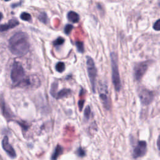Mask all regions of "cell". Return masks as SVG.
<instances>
[{"label":"cell","mask_w":160,"mask_h":160,"mask_svg":"<svg viewBox=\"0 0 160 160\" xmlns=\"http://www.w3.org/2000/svg\"><path fill=\"white\" fill-rule=\"evenodd\" d=\"M9 49L12 54L18 56L25 55L29 49L28 36L24 32H18L9 40Z\"/></svg>","instance_id":"cell-1"},{"label":"cell","mask_w":160,"mask_h":160,"mask_svg":"<svg viewBox=\"0 0 160 160\" xmlns=\"http://www.w3.org/2000/svg\"><path fill=\"white\" fill-rule=\"evenodd\" d=\"M111 63L112 69V82L115 90L119 92L121 88V82L118 69V56L114 52L111 53Z\"/></svg>","instance_id":"cell-2"},{"label":"cell","mask_w":160,"mask_h":160,"mask_svg":"<svg viewBox=\"0 0 160 160\" xmlns=\"http://www.w3.org/2000/svg\"><path fill=\"white\" fill-rule=\"evenodd\" d=\"M86 64L88 76L91 84L92 91L94 93L96 92V81L97 76V69L94 64V62L90 56L86 57Z\"/></svg>","instance_id":"cell-3"},{"label":"cell","mask_w":160,"mask_h":160,"mask_svg":"<svg viewBox=\"0 0 160 160\" xmlns=\"http://www.w3.org/2000/svg\"><path fill=\"white\" fill-rule=\"evenodd\" d=\"M25 72L22 65L17 61L13 63L11 71V79L12 82L16 85L22 80L24 78Z\"/></svg>","instance_id":"cell-4"},{"label":"cell","mask_w":160,"mask_h":160,"mask_svg":"<svg viewBox=\"0 0 160 160\" xmlns=\"http://www.w3.org/2000/svg\"><path fill=\"white\" fill-rule=\"evenodd\" d=\"M41 82L36 76H31L27 78H24L19 82L16 86L22 88H38L40 86Z\"/></svg>","instance_id":"cell-5"},{"label":"cell","mask_w":160,"mask_h":160,"mask_svg":"<svg viewBox=\"0 0 160 160\" xmlns=\"http://www.w3.org/2000/svg\"><path fill=\"white\" fill-rule=\"evenodd\" d=\"M148 62H141L138 63L134 68V77L136 81H139L143 77L148 68Z\"/></svg>","instance_id":"cell-6"},{"label":"cell","mask_w":160,"mask_h":160,"mask_svg":"<svg viewBox=\"0 0 160 160\" xmlns=\"http://www.w3.org/2000/svg\"><path fill=\"white\" fill-rule=\"evenodd\" d=\"M138 96L141 102L144 105H149L152 102L154 99L153 92L146 88H142L139 91Z\"/></svg>","instance_id":"cell-7"},{"label":"cell","mask_w":160,"mask_h":160,"mask_svg":"<svg viewBox=\"0 0 160 160\" xmlns=\"http://www.w3.org/2000/svg\"><path fill=\"white\" fill-rule=\"evenodd\" d=\"M147 152V143L144 141H140L134 148L132 157L134 159L144 156Z\"/></svg>","instance_id":"cell-8"},{"label":"cell","mask_w":160,"mask_h":160,"mask_svg":"<svg viewBox=\"0 0 160 160\" xmlns=\"http://www.w3.org/2000/svg\"><path fill=\"white\" fill-rule=\"evenodd\" d=\"M99 98L101 99V101L104 107L106 109H109L111 108L110 99H109V94H108V88L104 85L101 86V88H100Z\"/></svg>","instance_id":"cell-9"},{"label":"cell","mask_w":160,"mask_h":160,"mask_svg":"<svg viewBox=\"0 0 160 160\" xmlns=\"http://www.w3.org/2000/svg\"><path fill=\"white\" fill-rule=\"evenodd\" d=\"M2 146L3 149L11 158H15L16 157V153L12 148V146L9 143L8 137L5 136L2 141Z\"/></svg>","instance_id":"cell-10"},{"label":"cell","mask_w":160,"mask_h":160,"mask_svg":"<svg viewBox=\"0 0 160 160\" xmlns=\"http://www.w3.org/2000/svg\"><path fill=\"white\" fill-rule=\"evenodd\" d=\"M19 22L16 19H11L8 22V23L0 25V32L6 31L10 29L14 28L19 25Z\"/></svg>","instance_id":"cell-11"},{"label":"cell","mask_w":160,"mask_h":160,"mask_svg":"<svg viewBox=\"0 0 160 160\" xmlns=\"http://www.w3.org/2000/svg\"><path fill=\"white\" fill-rule=\"evenodd\" d=\"M68 20L72 22L76 23L79 21V16L74 11H69L67 14Z\"/></svg>","instance_id":"cell-12"},{"label":"cell","mask_w":160,"mask_h":160,"mask_svg":"<svg viewBox=\"0 0 160 160\" xmlns=\"http://www.w3.org/2000/svg\"><path fill=\"white\" fill-rule=\"evenodd\" d=\"M71 93V91L69 89H62L61 91H59L58 92H57L56 96V98L59 99H61L65 97L68 96L69 95H70Z\"/></svg>","instance_id":"cell-13"},{"label":"cell","mask_w":160,"mask_h":160,"mask_svg":"<svg viewBox=\"0 0 160 160\" xmlns=\"http://www.w3.org/2000/svg\"><path fill=\"white\" fill-rule=\"evenodd\" d=\"M62 148L60 145H57L56 148H55V150L51 156V159H56L62 152Z\"/></svg>","instance_id":"cell-14"},{"label":"cell","mask_w":160,"mask_h":160,"mask_svg":"<svg viewBox=\"0 0 160 160\" xmlns=\"http://www.w3.org/2000/svg\"><path fill=\"white\" fill-rule=\"evenodd\" d=\"M58 88V82L55 81V82H54L51 84V89H50V94L54 98H56V94H57L56 91H57Z\"/></svg>","instance_id":"cell-15"},{"label":"cell","mask_w":160,"mask_h":160,"mask_svg":"<svg viewBox=\"0 0 160 160\" xmlns=\"http://www.w3.org/2000/svg\"><path fill=\"white\" fill-rule=\"evenodd\" d=\"M38 19L41 21L44 24H47L48 21V18L47 16V14L45 12H41L38 16Z\"/></svg>","instance_id":"cell-16"},{"label":"cell","mask_w":160,"mask_h":160,"mask_svg":"<svg viewBox=\"0 0 160 160\" xmlns=\"http://www.w3.org/2000/svg\"><path fill=\"white\" fill-rule=\"evenodd\" d=\"M56 70L59 72H62L65 70V64L63 62H58L56 65Z\"/></svg>","instance_id":"cell-17"},{"label":"cell","mask_w":160,"mask_h":160,"mask_svg":"<svg viewBox=\"0 0 160 160\" xmlns=\"http://www.w3.org/2000/svg\"><path fill=\"white\" fill-rule=\"evenodd\" d=\"M20 18L23 21H30L31 20V16L26 12H22L20 15Z\"/></svg>","instance_id":"cell-18"},{"label":"cell","mask_w":160,"mask_h":160,"mask_svg":"<svg viewBox=\"0 0 160 160\" xmlns=\"http://www.w3.org/2000/svg\"><path fill=\"white\" fill-rule=\"evenodd\" d=\"M76 46L78 51L79 52H81V53L84 52V45H83V42H81V41H76Z\"/></svg>","instance_id":"cell-19"},{"label":"cell","mask_w":160,"mask_h":160,"mask_svg":"<svg viewBox=\"0 0 160 160\" xmlns=\"http://www.w3.org/2000/svg\"><path fill=\"white\" fill-rule=\"evenodd\" d=\"M90 114H91V108L89 107V106H86V108L84 109V117L86 120H88L89 119L90 117Z\"/></svg>","instance_id":"cell-20"},{"label":"cell","mask_w":160,"mask_h":160,"mask_svg":"<svg viewBox=\"0 0 160 160\" xmlns=\"http://www.w3.org/2000/svg\"><path fill=\"white\" fill-rule=\"evenodd\" d=\"M64 42V39L62 37H59L55 41H53V44L54 46H57L62 45Z\"/></svg>","instance_id":"cell-21"},{"label":"cell","mask_w":160,"mask_h":160,"mask_svg":"<svg viewBox=\"0 0 160 160\" xmlns=\"http://www.w3.org/2000/svg\"><path fill=\"white\" fill-rule=\"evenodd\" d=\"M76 154L78 156L82 158L86 156V152L82 148L80 147L76 150Z\"/></svg>","instance_id":"cell-22"},{"label":"cell","mask_w":160,"mask_h":160,"mask_svg":"<svg viewBox=\"0 0 160 160\" xmlns=\"http://www.w3.org/2000/svg\"><path fill=\"white\" fill-rule=\"evenodd\" d=\"M72 28H73L72 25L69 24H66V26L64 27V32H65V34L68 35V34L71 32V31H72Z\"/></svg>","instance_id":"cell-23"},{"label":"cell","mask_w":160,"mask_h":160,"mask_svg":"<svg viewBox=\"0 0 160 160\" xmlns=\"http://www.w3.org/2000/svg\"><path fill=\"white\" fill-rule=\"evenodd\" d=\"M153 29L155 31H160V19L155 22L153 25Z\"/></svg>","instance_id":"cell-24"},{"label":"cell","mask_w":160,"mask_h":160,"mask_svg":"<svg viewBox=\"0 0 160 160\" xmlns=\"http://www.w3.org/2000/svg\"><path fill=\"white\" fill-rule=\"evenodd\" d=\"M84 100H79L78 101V107H79V111H82V109L83 108V106H84Z\"/></svg>","instance_id":"cell-25"},{"label":"cell","mask_w":160,"mask_h":160,"mask_svg":"<svg viewBox=\"0 0 160 160\" xmlns=\"http://www.w3.org/2000/svg\"><path fill=\"white\" fill-rule=\"evenodd\" d=\"M157 147L158 149L160 151V135L159 136L158 139H157Z\"/></svg>","instance_id":"cell-26"},{"label":"cell","mask_w":160,"mask_h":160,"mask_svg":"<svg viewBox=\"0 0 160 160\" xmlns=\"http://www.w3.org/2000/svg\"><path fill=\"white\" fill-rule=\"evenodd\" d=\"M21 4V3H18V4H12L11 6H12V8H16V6H18V5H20Z\"/></svg>","instance_id":"cell-27"},{"label":"cell","mask_w":160,"mask_h":160,"mask_svg":"<svg viewBox=\"0 0 160 160\" xmlns=\"http://www.w3.org/2000/svg\"><path fill=\"white\" fill-rule=\"evenodd\" d=\"M2 18H3V15H2V14L0 12V21H1V20L2 19Z\"/></svg>","instance_id":"cell-28"},{"label":"cell","mask_w":160,"mask_h":160,"mask_svg":"<svg viewBox=\"0 0 160 160\" xmlns=\"http://www.w3.org/2000/svg\"><path fill=\"white\" fill-rule=\"evenodd\" d=\"M4 1H9L10 0H4Z\"/></svg>","instance_id":"cell-29"}]
</instances>
